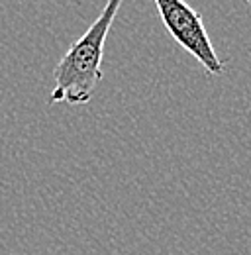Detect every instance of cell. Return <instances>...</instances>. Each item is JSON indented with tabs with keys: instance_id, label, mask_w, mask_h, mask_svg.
<instances>
[{
	"instance_id": "cell-1",
	"label": "cell",
	"mask_w": 251,
	"mask_h": 255,
	"mask_svg": "<svg viewBox=\"0 0 251 255\" xmlns=\"http://www.w3.org/2000/svg\"><path fill=\"white\" fill-rule=\"evenodd\" d=\"M122 2L124 0H106L102 12L91 24V28L69 47L61 61L55 65V87L51 91L49 102H67L79 106L93 98L96 85L102 79L100 65L104 57L106 35L114 24Z\"/></svg>"
},
{
	"instance_id": "cell-2",
	"label": "cell",
	"mask_w": 251,
	"mask_h": 255,
	"mask_svg": "<svg viewBox=\"0 0 251 255\" xmlns=\"http://www.w3.org/2000/svg\"><path fill=\"white\" fill-rule=\"evenodd\" d=\"M155 6L167 32L183 49L198 59V63L210 75L220 77L226 73V65L214 51L202 16L194 8H190L185 0H155Z\"/></svg>"
},
{
	"instance_id": "cell-3",
	"label": "cell",
	"mask_w": 251,
	"mask_h": 255,
	"mask_svg": "<svg viewBox=\"0 0 251 255\" xmlns=\"http://www.w3.org/2000/svg\"><path fill=\"white\" fill-rule=\"evenodd\" d=\"M246 2H250V4H251V0H246Z\"/></svg>"
}]
</instances>
